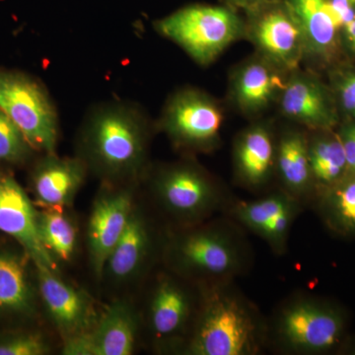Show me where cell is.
<instances>
[{
  "instance_id": "cell-1",
  "label": "cell",
  "mask_w": 355,
  "mask_h": 355,
  "mask_svg": "<svg viewBox=\"0 0 355 355\" xmlns=\"http://www.w3.org/2000/svg\"><path fill=\"white\" fill-rule=\"evenodd\" d=\"M153 125L142 107L113 99L93 105L76 137V154L101 184L140 183L149 167Z\"/></svg>"
},
{
  "instance_id": "cell-2",
  "label": "cell",
  "mask_w": 355,
  "mask_h": 355,
  "mask_svg": "<svg viewBox=\"0 0 355 355\" xmlns=\"http://www.w3.org/2000/svg\"><path fill=\"white\" fill-rule=\"evenodd\" d=\"M253 263L246 231L225 214L188 227L165 229L160 265L191 284L235 282Z\"/></svg>"
},
{
  "instance_id": "cell-3",
  "label": "cell",
  "mask_w": 355,
  "mask_h": 355,
  "mask_svg": "<svg viewBox=\"0 0 355 355\" xmlns=\"http://www.w3.org/2000/svg\"><path fill=\"white\" fill-rule=\"evenodd\" d=\"M195 320L181 355H259L268 349V319L235 282L200 284Z\"/></svg>"
},
{
  "instance_id": "cell-4",
  "label": "cell",
  "mask_w": 355,
  "mask_h": 355,
  "mask_svg": "<svg viewBox=\"0 0 355 355\" xmlns=\"http://www.w3.org/2000/svg\"><path fill=\"white\" fill-rule=\"evenodd\" d=\"M140 184L146 186L151 205L170 228L188 227L223 214L234 198L189 158L149 165Z\"/></svg>"
},
{
  "instance_id": "cell-5",
  "label": "cell",
  "mask_w": 355,
  "mask_h": 355,
  "mask_svg": "<svg viewBox=\"0 0 355 355\" xmlns=\"http://www.w3.org/2000/svg\"><path fill=\"white\" fill-rule=\"evenodd\" d=\"M347 324L340 306L299 292L268 319V349L286 355L330 354L345 343Z\"/></svg>"
},
{
  "instance_id": "cell-6",
  "label": "cell",
  "mask_w": 355,
  "mask_h": 355,
  "mask_svg": "<svg viewBox=\"0 0 355 355\" xmlns=\"http://www.w3.org/2000/svg\"><path fill=\"white\" fill-rule=\"evenodd\" d=\"M200 288L163 268L154 275L141 314L142 331L156 354H179L190 333Z\"/></svg>"
},
{
  "instance_id": "cell-7",
  "label": "cell",
  "mask_w": 355,
  "mask_h": 355,
  "mask_svg": "<svg viewBox=\"0 0 355 355\" xmlns=\"http://www.w3.org/2000/svg\"><path fill=\"white\" fill-rule=\"evenodd\" d=\"M0 110L37 153H57L60 135L57 105L37 77L19 70L0 69Z\"/></svg>"
},
{
  "instance_id": "cell-8",
  "label": "cell",
  "mask_w": 355,
  "mask_h": 355,
  "mask_svg": "<svg viewBox=\"0 0 355 355\" xmlns=\"http://www.w3.org/2000/svg\"><path fill=\"white\" fill-rule=\"evenodd\" d=\"M154 27L203 65L211 62L241 30L237 15L230 9L200 4L179 9L156 21Z\"/></svg>"
},
{
  "instance_id": "cell-9",
  "label": "cell",
  "mask_w": 355,
  "mask_h": 355,
  "mask_svg": "<svg viewBox=\"0 0 355 355\" xmlns=\"http://www.w3.org/2000/svg\"><path fill=\"white\" fill-rule=\"evenodd\" d=\"M222 121L214 100L197 89L187 88L168 100L156 128L181 150L209 153L218 144Z\"/></svg>"
},
{
  "instance_id": "cell-10",
  "label": "cell",
  "mask_w": 355,
  "mask_h": 355,
  "mask_svg": "<svg viewBox=\"0 0 355 355\" xmlns=\"http://www.w3.org/2000/svg\"><path fill=\"white\" fill-rule=\"evenodd\" d=\"M164 231L159 230L144 205L137 202L127 227L107 259L102 280L121 287L144 279L156 263H160Z\"/></svg>"
},
{
  "instance_id": "cell-11",
  "label": "cell",
  "mask_w": 355,
  "mask_h": 355,
  "mask_svg": "<svg viewBox=\"0 0 355 355\" xmlns=\"http://www.w3.org/2000/svg\"><path fill=\"white\" fill-rule=\"evenodd\" d=\"M140 183L101 184L94 198L87 230L86 246L93 275L102 279L107 259L123 231L135 203Z\"/></svg>"
},
{
  "instance_id": "cell-12",
  "label": "cell",
  "mask_w": 355,
  "mask_h": 355,
  "mask_svg": "<svg viewBox=\"0 0 355 355\" xmlns=\"http://www.w3.org/2000/svg\"><path fill=\"white\" fill-rule=\"evenodd\" d=\"M35 275L41 309L62 343L94 327L102 310L92 295L60 277L58 270L35 266Z\"/></svg>"
},
{
  "instance_id": "cell-13",
  "label": "cell",
  "mask_w": 355,
  "mask_h": 355,
  "mask_svg": "<svg viewBox=\"0 0 355 355\" xmlns=\"http://www.w3.org/2000/svg\"><path fill=\"white\" fill-rule=\"evenodd\" d=\"M303 207L302 203L279 188L257 200L234 198L223 214L263 240L273 254L282 256L286 253L291 229Z\"/></svg>"
},
{
  "instance_id": "cell-14",
  "label": "cell",
  "mask_w": 355,
  "mask_h": 355,
  "mask_svg": "<svg viewBox=\"0 0 355 355\" xmlns=\"http://www.w3.org/2000/svg\"><path fill=\"white\" fill-rule=\"evenodd\" d=\"M142 333L141 314L132 301L116 298L102 309L94 327L62 343L64 355H130Z\"/></svg>"
},
{
  "instance_id": "cell-15",
  "label": "cell",
  "mask_w": 355,
  "mask_h": 355,
  "mask_svg": "<svg viewBox=\"0 0 355 355\" xmlns=\"http://www.w3.org/2000/svg\"><path fill=\"white\" fill-rule=\"evenodd\" d=\"M0 232L10 236L35 266L58 270L40 239L38 209L15 178L0 168Z\"/></svg>"
},
{
  "instance_id": "cell-16",
  "label": "cell",
  "mask_w": 355,
  "mask_h": 355,
  "mask_svg": "<svg viewBox=\"0 0 355 355\" xmlns=\"http://www.w3.org/2000/svg\"><path fill=\"white\" fill-rule=\"evenodd\" d=\"M89 175L80 158L42 153L30 174V186L37 209H69Z\"/></svg>"
},
{
  "instance_id": "cell-17",
  "label": "cell",
  "mask_w": 355,
  "mask_h": 355,
  "mask_svg": "<svg viewBox=\"0 0 355 355\" xmlns=\"http://www.w3.org/2000/svg\"><path fill=\"white\" fill-rule=\"evenodd\" d=\"M29 254L20 250L0 249V319L28 322L38 316L36 275Z\"/></svg>"
},
{
  "instance_id": "cell-18",
  "label": "cell",
  "mask_w": 355,
  "mask_h": 355,
  "mask_svg": "<svg viewBox=\"0 0 355 355\" xmlns=\"http://www.w3.org/2000/svg\"><path fill=\"white\" fill-rule=\"evenodd\" d=\"M252 34L266 57L286 69H295L306 51L302 30L286 4L261 11Z\"/></svg>"
},
{
  "instance_id": "cell-19",
  "label": "cell",
  "mask_w": 355,
  "mask_h": 355,
  "mask_svg": "<svg viewBox=\"0 0 355 355\" xmlns=\"http://www.w3.org/2000/svg\"><path fill=\"white\" fill-rule=\"evenodd\" d=\"M287 118L312 130L327 132L338 123L335 102L316 79L296 76L286 84L280 101Z\"/></svg>"
},
{
  "instance_id": "cell-20",
  "label": "cell",
  "mask_w": 355,
  "mask_h": 355,
  "mask_svg": "<svg viewBox=\"0 0 355 355\" xmlns=\"http://www.w3.org/2000/svg\"><path fill=\"white\" fill-rule=\"evenodd\" d=\"M275 149L272 132L265 125L250 128L235 146L236 177L249 190H261L275 172Z\"/></svg>"
},
{
  "instance_id": "cell-21",
  "label": "cell",
  "mask_w": 355,
  "mask_h": 355,
  "mask_svg": "<svg viewBox=\"0 0 355 355\" xmlns=\"http://www.w3.org/2000/svg\"><path fill=\"white\" fill-rule=\"evenodd\" d=\"M275 173L279 188L303 205L314 200L315 184L311 172L309 139L300 132H287L275 149Z\"/></svg>"
},
{
  "instance_id": "cell-22",
  "label": "cell",
  "mask_w": 355,
  "mask_h": 355,
  "mask_svg": "<svg viewBox=\"0 0 355 355\" xmlns=\"http://www.w3.org/2000/svg\"><path fill=\"white\" fill-rule=\"evenodd\" d=\"M286 4L302 30L306 51L323 58L331 57L342 28L330 0H287Z\"/></svg>"
},
{
  "instance_id": "cell-23",
  "label": "cell",
  "mask_w": 355,
  "mask_h": 355,
  "mask_svg": "<svg viewBox=\"0 0 355 355\" xmlns=\"http://www.w3.org/2000/svg\"><path fill=\"white\" fill-rule=\"evenodd\" d=\"M315 209L326 227L336 235L355 238V174L318 191Z\"/></svg>"
},
{
  "instance_id": "cell-24",
  "label": "cell",
  "mask_w": 355,
  "mask_h": 355,
  "mask_svg": "<svg viewBox=\"0 0 355 355\" xmlns=\"http://www.w3.org/2000/svg\"><path fill=\"white\" fill-rule=\"evenodd\" d=\"M40 239L57 265L67 263L76 256L79 229L65 209H38Z\"/></svg>"
},
{
  "instance_id": "cell-25",
  "label": "cell",
  "mask_w": 355,
  "mask_h": 355,
  "mask_svg": "<svg viewBox=\"0 0 355 355\" xmlns=\"http://www.w3.org/2000/svg\"><path fill=\"white\" fill-rule=\"evenodd\" d=\"M309 158L315 195L347 174V156L338 133L327 130L309 140Z\"/></svg>"
},
{
  "instance_id": "cell-26",
  "label": "cell",
  "mask_w": 355,
  "mask_h": 355,
  "mask_svg": "<svg viewBox=\"0 0 355 355\" xmlns=\"http://www.w3.org/2000/svg\"><path fill=\"white\" fill-rule=\"evenodd\" d=\"M282 77L268 64L252 62L238 74L235 93L237 101L243 109L256 112L265 108L275 93L284 89Z\"/></svg>"
},
{
  "instance_id": "cell-27",
  "label": "cell",
  "mask_w": 355,
  "mask_h": 355,
  "mask_svg": "<svg viewBox=\"0 0 355 355\" xmlns=\"http://www.w3.org/2000/svg\"><path fill=\"white\" fill-rule=\"evenodd\" d=\"M37 153L20 128L0 110V163L21 166L29 162Z\"/></svg>"
},
{
  "instance_id": "cell-28",
  "label": "cell",
  "mask_w": 355,
  "mask_h": 355,
  "mask_svg": "<svg viewBox=\"0 0 355 355\" xmlns=\"http://www.w3.org/2000/svg\"><path fill=\"white\" fill-rule=\"evenodd\" d=\"M51 343L43 331L18 329L0 335V355H48Z\"/></svg>"
},
{
  "instance_id": "cell-29",
  "label": "cell",
  "mask_w": 355,
  "mask_h": 355,
  "mask_svg": "<svg viewBox=\"0 0 355 355\" xmlns=\"http://www.w3.org/2000/svg\"><path fill=\"white\" fill-rule=\"evenodd\" d=\"M336 92L343 113L355 120V72L345 74L338 80Z\"/></svg>"
},
{
  "instance_id": "cell-30",
  "label": "cell",
  "mask_w": 355,
  "mask_h": 355,
  "mask_svg": "<svg viewBox=\"0 0 355 355\" xmlns=\"http://www.w3.org/2000/svg\"><path fill=\"white\" fill-rule=\"evenodd\" d=\"M338 135L347 156V175L355 174V125H347Z\"/></svg>"
},
{
  "instance_id": "cell-31",
  "label": "cell",
  "mask_w": 355,
  "mask_h": 355,
  "mask_svg": "<svg viewBox=\"0 0 355 355\" xmlns=\"http://www.w3.org/2000/svg\"><path fill=\"white\" fill-rule=\"evenodd\" d=\"M345 44L350 53L355 57V17L343 30Z\"/></svg>"
},
{
  "instance_id": "cell-32",
  "label": "cell",
  "mask_w": 355,
  "mask_h": 355,
  "mask_svg": "<svg viewBox=\"0 0 355 355\" xmlns=\"http://www.w3.org/2000/svg\"><path fill=\"white\" fill-rule=\"evenodd\" d=\"M235 3L240 4L244 6H260L263 2L268 1V0H233Z\"/></svg>"
},
{
  "instance_id": "cell-33",
  "label": "cell",
  "mask_w": 355,
  "mask_h": 355,
  "mask_svg": "<svg viewBox=\"0 0 355 355\" xmlns=\"http://www.w3.org/2000/svg\"><path fill=\"white\" fill-rule=\"evenodd\" d=\"M347 354L355 355V340L347 345Z\"/></svg>"
},
{
  "instance_id": "cell-34",
  "label": "cell",
  "mask_w": 355,
  "mask_h": 355,
  "mask_svg": "<svg viewBox=\"0 0 355 355\" xmlns=\"http://www.w3.org/2000/svg\"><path fill=\"white\" fill-rule=\"evenodd\" d=\"M349 1L355 7V0H349Z\"/></svg>"
}]
</instances>
